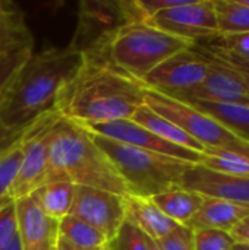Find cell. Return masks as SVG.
<instances>
[{
	"label": "cell",
	"instance_id": "obj_1",
	"mask_svg": "<svg viewBox=\"0 0 249 250\" xmlns=\"http://www.w3.org/2000/svg\"><path fill=\"white\" fill-rule=\"evenodd\" d=\"M82 56L79 69L57 95V114L84 127L131 119L145 104L144 83L98 57Z\"/></svg>",
	"mask_w": 249,
	"mask_h": 250
},
{
	"label": "cell",
	"instance_id": "obj_2",
	"mask_svg": "<svg viewBox=\"0 0 249 250\" xmlns=\"http://www.w3.org/2000/svg\"><path fill=\"white\" fill-rule=\"evenodd\" d=\"M82 59V53L70 45L34 53L0 103V123L7 129L22 130L56 111L59 92L76 73Z\"/></svg>",
	"mask_w": 249,
	"mask_h": 250
},
{
	"label": "cell",
	"instance_id": "obj_3",
	"mask_svg": "<svg viewBox=\"0 0 249 250\" xmlns=\"http://www.w3.org/2000/svg\"><path fill=\"white\" fill-rule=\"evenodd\" d=\"M65 180L128 196V188L109 157L81 125L59 117L53 126L45 183Z\"/></svg>",
	"mask_w": 249,
	"mask_h": 250
},
{
	"label": "cell",
	"instance_id": "obj_4",
	"mask_svg": "<svg viewBox=\"0 0 249 250\" xmlns=\"http://www.w3.org/2000/svg\"><path fill=\"white\" fill-rule=\"evenodd\" d=\"M191 47H194L192 42L142 21L123 25L103 45L85 54L98 57L132 79L142 82L160 63Z\"/></svg>",
	"mask_w": 249,
	"mask_h": 250
},
{
	"label": "cell",
	"instance_id": "obj_5",
	"mask_svg": "<svg viewBox=\"0 0 249 250\" xmlns=\"http://www.w3.org/2000/svg\"><path fill=\"white\" fill-rule=\"evenodd\" d=\"M91 133V132H90ZM125 182L129 195L153 198L181 185L183 173L194 164L161 154L134 148L91 133Z\"/></svg>",
	"mask_w": 249,
	"mask_h": 250
},
{
	"label": "cell",
	"instance_id": "obj_6",
	"mask_svg": "<svg viewBox=\"0 0 249 250\" xmlns=\"http://www.w3.org/2000/svg\"><path fill=\"white\" fill-rule=\"evenodd\" d=\"M144 103L153 111L181 127L192 139L201 144L205 151L230 149L249 155L248 142L238 138L211 116L200 111L189 103L150 88H145Z\"/></svg>",
	"mask_w": 249,
	"mask_h": 250
},
{
	"label": "cell",
	"instance_id": "obj_7",
	"mask_svg": "<svg viewBox=\"0 0 249 250\" xmlns=\"http://www.w3.org/2000/svg\"><path fill=\"white\" fill-rule=\"evenodd\" d=\"M145 21L136 0H84L79 3L78 22L68 45L85 54L106 42L119 28Z\"/></svg>",
	"mask_w": 249,
	"mask_h": 250
},
{
	"label": "cell",
	"instance_id": "obj_8",
	"mask_svg": "<svg viewBox=\"0 0 249 250\" xmlns=\"http://www.w3.org/2000/svg\"><path fill=\"white\" fill-rule=\"evenodd\" d=\"M57 111H51L26 127L21 139V163L9 189L13 201L29 196L45 183L50 160V141L54 123L59 120Z\"/></svg>",
	"mask_w": 249,
	"mask_h": 250
},
{
	"label": "cell",
	"instance_id": "obj_9",
	"mask_svg": "<svg viewBox=\"0 0 249 250\" xmlns=\"http://www.w3.org/2000/svg\"><path fill=\"white\" fill-rule=\"evenodd\" d=\"M145 22L194 45L210 42L220 35L214 0H186L181 6L154 13Z\"/></svg>",
	"mask_w": 249,
	"mask_h": 250
},
{
	"label": "cell",
	"instance_id": "obj_10",
	"mask_svg": "<svg viewBox=\"0 0 249 250\" xmlns=\"http://www.w3.org/2000/svg\"><path fill=\"white\" fill-rule=\"evenodd\" d=\"M208 60L194 45L160 63L142 79V83L150 89L179 95L198 86L208 75Z\"/></svg>",
	"mask_w": 249,
	"mask_h": 250
},
{
	"label": "cell",
	"instance_id": "obj_11",
	"mask_svg": "<svg viewBox=\"0 0 249 250\" xmlns=\"http://www.w3.org/2000/svg\"><path fill=\"white\" fill-rule=\"evenodd\" d=\"M125 198L101 189L76 186L69 215L94 227L110 242L126 221Z\"/></svg>",
	"mask_w": 249,
	"mask_h": 250
},
{
	"label": "cell",
	"instance_id": "obj_12",
	"mask_svg": "<svg viewBox=\"0 0 249 250\" xmlns=\"http://www.w3.org/2000/svg\"><path fill=\"white\" fill-rule=\"evenodd\" d=\"M195 47L208 60V75L198 86L172 97L179 100H200L220 104H249L248 88L239 75L229 66V63L201 44H195Z\"/></svg>",
	"mask_w": 249,
	"mask_h": 250
},
{
	"label": "cell",
	"instance_id": "obj_13",
	"mask_svg": "<svg viewBox=\"0 0 249 250\" xmlns=\"http://www.w3.org/2000/svg\"><path fill=\"white\" fill-rule=\"evenodd\" d=\"M85 129L94 135L109 138L112 141H116V142H120L134 148L161 154V155L182 160L191 164L201 163L203 152H197V151H191V149L173 145L158 138L157 135H154L144 126L138 125L132 119H123V120H114V122L94 125V126H87Z\"/></svg>",
	"mask_w": 249,
	"mask_h": 250
},
{
	"label": "cell",
	"instance_id": "obj_14",
	"mask_svg": "<svg viewBox=\"0 0 249 250\" xmlns=\"http://www.w3.org/2000/svg\"><path fill=\"white\" fill-rule=\"evenodd\" d=\"M179 188L203 196L220 198L249 205V177H235L211 171L200 164L191 166L182 176Z\"/></svg>",
	"mask_w": 249,
	"mask_h": 250
},
{
	"label": "cell",
	"instance_id": "obj_15",
	"mask_svg": "<svg viewBox=\"0 0 249 250\" xmlns=\"http://www.w3.org/2000/svg\"><path fill=\"white\" fill-rule=\"evenodd\" d=\"M16 202L18 239L22 250H56L59 242V223L47 217L37 202L22 198Z\"/></svg>",
	"mask_w": 249,
	"mask_h": 250
},
{
	"label": "cell",
	"instance_id": "obj_16",
	"mask_svg": "<svg viewBox=\"0 0 249 250\" xmlns=\"http://www.w3.org/2000/svg\"><path fill=\"white\" fill-rule=\"evenodd\" d=\"M247 215H249V205L236 204L220 198L204 196L198 212L186 227L192 231L219 230L229 233Z\"/></svg>",
	"mask_w": 249,
	"mask_h": 250
},
{
	"label": "cell",
	"instance_id": "obj_17",
	"mask_svg": "<svg viewBox=\"0 0 249 250\" xmlns=\"http://www.w3.org/2000/svg\"><path fill=\"white\" fill-rule=\"evenodd\" d=\"M125 201L126 221L153 240H160L181 227L164 212H161L160 208L151 201V198L128 195Z\"/></svg>",
	"mask_w": 249,
	"mask_h": 250
},
{
	"label": "cell",
	"instance_id": "obj_18",
	"mask_svg": "<svg viewBox=\"0 0 249 250\" xmlns=\"http://www.w3.org/2000/svg\"><path fill=\"white\" fill-rule=\"evenodd\" d=\"M34 45L23 10L13 1L0 0V53Z\"/></svg>",
	"mask_w": 249,
	"mask_h": 250
},
{
	"label": "cell",
	"instance_id": "obj_19",
	"mask_svg": "<svg viewBox=\"0 0 249 250\" xmlns=\"http://www.w3.org/2000/svg\"><path fill=\"white\" fill-rule=\"evenodd\" d=\"M76 186L70 182L57 180L40 186L29 196L37 202L40 209L51 220L60 223L70 214Z\"/></svg>",
	"mask_w": 249,
	"mask_h": 250
},
{
	"label": "cell",
	"instance_id": "obj_20",
	"mask_svg": "<svg viewBox=\"0 0 249 250\" xmlns=\"http://www.w3.org/2000/svg\"><path fill=\"white\" fill-rule=\"evenodd\" d=\"M131 119L134 122H136L138 125L144 126L145 129H148L150 132H153L154 135H157L158 138H161V139H164V141H167V142H170L173 145H178V146H182V148H186V149H191V151H197V152H204L205 151V148L201 144H198L195 139H192L181 127H178L170 120L161 117L160 114L153 111L145 104L141 105L134 113V116Z\"/></svg>",
	"mask_w": 249,
	"mask_h": 250
},
{
	"label": "cell",
	"instance_id": "obj_21",
	"mask_svg": "<svg viewBox=\"0 0 249 250\" xmlns=\"http://www.w3.org/2000/svg\"><path fill=\"white\" fill-rule=\"evenodd\" d=\"M151 201L170 220H173L179 226L186 227L188 223L198 212L204 201V196L192 190L176 188V189H170V190H166L163 193L153 196Z\"/></svg>",
	"mask_w": 249,
	"mask_h": 250
},
{
	"label": "cell",
	"instance_id": "obj_22",
	"mask_svg": "<svg viewBox=\"0 0 249 250\" xmlns=\"http://www.w3.org/2000/svg\"><path fill=\"white\" fill-rule=\"evenodd\" d=\"M211 116L238 138L249 144V104H220L200 100H182Z\"/></svg>",
	"mask_w": 249,
	"mask_h": 250
},
{
	"label": "cell",
	"instance_id": "obj_23",
	"mask_svg": "<svg viewBox=\"0 0 249 250\" xmlns=\"http://www.w3.org/2000/svg\"><path fill=\"white\" fill-rule=\"evenodd\" d=\"M59 240L78 249H104L109 240L94 227L68 215L59 223Z\"/></svg>",
	"mask_w": 249,
	"mask_h": 250
},
{
	"label": "cell",
	"instance_id": "obj_24",
	"mask_svg": "<svg viewBox=\"0 0 249 250\" xmlns=\"http://www.w3.org/2000/svg\"><path fill=\"white\" fill-rule=\"evenodd\" d=\"M200 166L226 176L249 177V155L230 149L204 151Z\"/></svg>",
	"mask_w": 249,
	"mask_h": 250
},
{
	"label": "cell",
	"instance_id": "obj_25",
	"mask_svg": "<svg viewBox=\"0 0 249 250\" xmlns=\"http://www.w3.org/2000/svg\"><path fill=\"white\" fill-rule=\"evenodd\" d=\"M219 34L249 32V6L242 0H214Z\"/></svg>",
	"mask_w": 249,
	"mask_h": 250
},
{
	"label": "cell",
	"instance_id": "obj_26",
	"mask_svg": "<svg viewBox=\"0 0 249 250\" xmlns=\"http://www.w3.org/2000/svg\"><path fill=\"white\" fill-rule=\"evenodd\" d=\"M201 45H205L208 50L225 59L249 67V32L219 35L216 40Z\"/></svg>",
	"mask_w": 249,
	"mask_h": 250
},
{
	"label": "cell",
	"instance_id": "obj_27",
	"mask_svg": "<svg viewBox=\"0 0 249 250\" xmlns=\"http://www.w3.org/2000/svg\"><path fill=\"white\" fill-rule=\"evenodd\" d=\"M34 54V45L0 53V95L6 94L10 83Z\"/></svg>",
	"mask_w": 249,
	"mask_h": 250
},
{
	"label": "cell",
	"instance_id": "obj_28",
	"mask_svg": "<svg viewBox=\"0 0 249 250\" xmlns=\"http://www.w3.org/2000/svg\"><path fill=\"white\" fill-rule=\"evenodd\" d=\"M106 250H150L148 237L135 226L125 221L117 234L107 243Z\"/></svg>",
	"mask_w": 249,
	"mask_h": 250
},
{
	"label": "cell",
	"instance_id": "obj_29",
	"mask_svg": "<svg viewBox=\"0 0 249 250\" xmlns=\"http://www.w3.org/2000/svg\"><path fill=\"white\" fill-rule=\"evenodd\" d=\"M19 144L16 146H13L9 152H6L3 157H0V208L4 204H7L9 201H13L9 196V189L15 179L18 166L21 163Z\"/></svg>",
	"mask_w": 249,
	"mask_h": 250
},
{
	"label": "cell",
	"instance_id": "obj_30",
	"mask_svg": "<svg viewBox=\"0 0 249 250\" xmlns=\"http://www.w3.org/2000/svg\"><path fill=\"white\" fill-rule=\"evenodd\" d=\"M195 250H233V240L229 233L219 230H197L194 231Z\"/></svg>",
	"mask_w": 249,
	"mask_h": 250
},
{
	"label": "cell",
	"instance_id": "obj_31",
	"mask_svg": "<svg viewBox=\"0 0 249 250\" xmlns=\"http://www.w3.org/2000/svg\"><path fill=\"white\" fill-rule=\"evenodd\" d=\"M18 237V212L16 202L9 201L0 208V250Z\"/></svg>",
	"mask_w": 249,
	"mask_h": 250
},
{
	"label": "cell",
	"instance_id": "obj_32",
	"mask_svg": "<svg viewBox=\"0 0 249 250\" xmlns=\"http://www.w3.org/2000/svg\"><path fill=\"white\" fill-rule=\"evenodd\" d=\"M156 242L161 250H195L194 231L185 226H181L169 236Z\"/></svg>",
	"mask_w": 249,
	"mask_h": 250
},
{
	"label": "cell",
	"instance_id": "obj_33",
	"mask_svg": "<svg viewBox=\"0 0 249 250\" xmlns=\"http://www.w3.org/2000/svg\"><path fill=\"white\" fill-rule=\"evenodd\" d=\"M25 130L26 129L12 130L0 123V157H3L6 152H9L13 146H16L21 142V139L25 135Z\"/></svg>",
	"mask_w": 249,
	"mask_h": 250
},
{
	"label": "cell",
	"instance_id": "obj_34",
	"mask_svg": "<svg viewBox=\"0 0 249 250\" xmlns=\"http://www.w3.org/2000/svg\"><path fill=\"white\" fill-rule=\"evenodd\" d=\"M230 239L233 240L235 245H242L249 246V215L242 218L230 231H229Z\"/></svg>",
	"mask_w": 249,
	"mask_h": 250
},
{
	"label": "cell",
	"instance_id": "obj_35",
	"mask_svg": "<svg viewBox=\"0 0 249 250\" xmlns=\"http://www.w3.org/2000/svg\"><path fill=\"white\" fill-rule=\"evenodd\" d=\"M205 47V45H204ZM211 51V50H210ZM214 53V51H213ZM216 54V53H214ZM219 56V54H217ZM219 57H222V56H219ZM223 60H226L227 63H229V66L239 75V78L242 79V82L245 83V86L248 88L249 91V67L248 66H242V64H238V63H235V62H232V60H229V59H225V57H222Z\"/></svg>",
	"mask_w": 249,
	"mask_h": 250
},
{
	"label": "cell",
	"instance_id": "obj_36",
	"mask_svg": "<svg viewBox=\"0 0 249 250\" xmlns=\"http://www.w3.org/2000/svg\"><path fill=\"white\" fill-rule=\"evenodd\" d=\"M57 249L59 250H87V249H78V248H73V246H70V245H68V243L62 242V240H59V242H57ZM97 250H106V248H104V249H97Z\"/></svg>",
	"mask_w": 249,
	"mask_h": 250
},
{
	"label": "cell",
	"instance_id": "obj_37",
	"mask_svg": "<svg viewBox=\"0 0 249 250\" xmlns=\"http://www.w3.org/2000/svg\"><path fill=\"white\" fill-rule=\"evenodd\" d=\"M3 250H22L21 249L19 239H18V237H16V239H13V240H12V242H10V243H9V245H7V246H6Z\"/></svg>",
	"mask_w": 249,
	"mask_h": 250
},
{
	"label": "cell",
	"instance_id": "obj_38",
	"mask_svg": "<svg viewBox=\"0 0 249 250\" xmlns=\"http://www.w3.org/2000/svg\"><path fill=\"white\" fill-rule=\"evenodd\" d=\"M148 245H150V250H161L160 248H158L157 242H156V240H153V239H150V237H148Z\"/></svg>",
	"mask_w": 249,
	"mask_h": 250
},
{
	"label": "cell",
	"instance_id": "obj_39",
	"mask_svg": "<svg viewBox=\"0 0 249 250\" xmlns=\"http://www.w3.org/2000/svg\"><path fill=\"white\" fill-rule=\"evenodd\" d=\"M233 250H249V246H242V245H235Z\"/></svg>",
	"mask_w": 249,
	"mask_h": 250
},
{
	"label": "cell",
	"instance_id": "obj_40",
	"mask_svg": "<svg viewBox=\"0 0 249 250\" xmlns=\"http://www.w3.org/2000/svg\"><path fill=\"white\" fill-rule=\"evenodd\" d=\"M242 1H244V3H245L247 6H249V0H242Z\"/></svg>",
	"mask_w": 249,
	"mask_h": 250
},
{
	"label": "cell",
	"instance_id": "obj_41",
	"mask_svg": "<svg viewBox=\"0 0 249 250\" xmlns=\"http://www.w3.org/2000/svg\"><path fill=\"white\" fill-rule=\"evenodd\" d=\"M3 97H4V94H3V95H0V103H1V100H3Z\"/></svg>",
	"mask_w": 249,
	"mask_h": 250
},
{
	"label": "cell",
	"instance_id": "obj_42",
	"mask_svg": "<svg viewBox=\"0 0 249 250\" xmlns=\"http://www.w3.org/2000/svg\"><path fill=\"white\" fill-rule=\"evenodd\" d=\"M56 250H59V249H56Z\"/></svg>",
	"mask_w": 249,
	"mask_h": 250
}]
</instances>
